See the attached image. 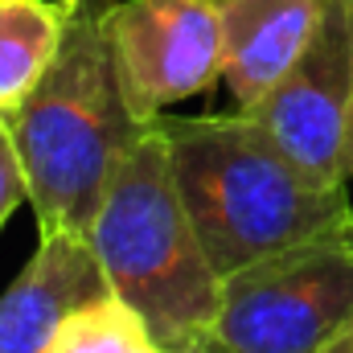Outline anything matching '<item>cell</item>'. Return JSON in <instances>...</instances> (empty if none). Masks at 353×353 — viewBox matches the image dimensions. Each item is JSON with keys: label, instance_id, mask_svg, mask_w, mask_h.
Here are the masks:
<instances>
[{"label": "cell", "instance_id": "cell-1", "mask_svg": "<svg viewBox=\"0 0 353 353\" xmlns=\"http://www.w3.org/2000/svg\"><path fill=\"white\" fill-rule=\"evenodd\" d=\"M176 189L226 279L279 251L353 230L345 181L312 176L251 111L161 115Z\"/></svg>", "mask_w": 353, "mask_h": 353}, {"label": "cell", "instance_id": "cell-2", "mask_svg": "<svg viewBox=\"0 0 353 353\" xmlns=\"http://www.w3.org/2000/svg\"><path fill=\"white\" fill-rule=\"evenodd\" d=\"M66 29L33 90L4 115L37 230L90 234L99 201L132 152V144L157 123L128 99L115 41V0H62Z\"/></svg>", "mask_w": 353, "mask_h": 353}, {"label": "cell", "instance_id": "cell-3", "mask_svg": "<svg viewBox=\"0 0 353 353\" xmlns=\"http://www.w3.org/2000/svg\"><path fill=\"white\" fill-rule=\"evenodd\" d=\"M90 247L111 292L144 316L169 353L205 341L218 316L222 275L176 189L161 119L119 161L90 222Z\"/></svg>", "mask_w": 353, "mask_h": 353}, {"label": "cell", "instance_id": "cell-4", "mask_svg": "<svg viewBox=\"0 0 353 353\" xmlns=\"http://www.w3.org/2000/svg\"><path fill=\"white\" fill-rule=\"evenodd\" d=\"M350 321L353 230H345L226 275L205 341L226 353H321Z\"/></svg>", "mask_w": 353, "mask_h": 353}, {"label": "cell", "instance_id": "cell-5", "mask_svg": "<svg viewBox=\"0 0 353 353\" xmlns=\"http://www.w3.org/2000/svg\"><path fill=\"white\" fill-rule=\"evenodd\" d=\"M247 111L312 176L345 181L341 169L353 119V0H321L300 58Z\"/></svg>", "mask_w": 353, "mask_h": 353}, {"label": "cell", "instance_id": "cell-6", "mask_svg": "<svg viewBox=\"0 0 353 353\" xmlns=\"http://www.w3.org/2000/svg\"><path fill=\"white\" fill-rule=\"evenodd\" d=\"M111 41L132 107L161 119L222 79V0H115Z\"/></svg>", "mask_w": 353, "mask_h": 353}, {"label": "cell", "instance_id": "cell-7", "mask_svg": "<svg viewBox=\"0 0 353 353\" xmlns=\"http://www.w3.org/2000/svg\"><path fill=\"white\" fill-rule=\"evenodd\" d=\"M115 296L90 234L37 230V251L0 296V353H46L66 316Z\"/></svg>", "mask_w": 353, "mask_h": 353}, {"label": "cell", "instance_id": "cell-8", "mask_svg": "<svg viewBox=\"0 0 353 353\" xmlns=\"http://www.w3.org/2000/svg\"><path fill=\"white\" fill-rule=\"evenodd\" d=\"M321 0H222V83L234 107H255L312 37Z\"/></svg>", "mask_w": 353, "mask_h": 353}, {"label": "cell", "instance_id": "cell-9", "mask_svg": "<svg viewBox=\"0 0 353 353\" xmlns=\"http://www.w3.org/2000/svg\"><path fill=\"white\" fill-rule=\"evenodd\" d=\"M62 0H0V115H8L46 74L62 46Z\"/></svg>", "mask_w": 353, "mask_h": 353}, {"label": "cell", "instance_id": "cell-10", "mask_svg": "<svg viewBox=\"0 0 353 353\" xmlns=\"http://www.w3.org/2000/svg\"><path fill=\"white\" fill-rule=\"evenodd\" d=\"M46 353H169L136 308L119 296H103L62 321Z\"/></svg>", "mask_w": 353, "mask_h": 353}, {"label": "cell", "instance_id": "cell-11", "mask_svg": "<svg viewBox=\"0 0 353 353\" xmlns=\"http://www.w3.org/2000/svg\"><path fill=\"white\" fill-rule=\"evenodd\" d=\"M21 201H29V185H25V169H21L12 132H8V123L0 115V226L17 214Z\"/></svg>", "mask_w": 353, "mask_h": 353}, {"label": "cell", "instance_id": "cell-12", "mask_svg": "<svg viewBox=\"0 0 353 353\" xmlns=\"http://www.w3.org/2000/svg\"><path fill=\"white\" fill-rule=\"evenodd\" d=\"M321 353H353V321H350V325H345V329H341V333H337V337H333V341H329Z\"/></svg>", "mask_w": 353, "mask_h": 353}, {"label": "cell", "instance_id": "cell-13", "mask_svg": "<svg viewBox=\"0 0 353 353\" xmlns=\"http://www.w3.org/2000/svg\"><path fill=\"white\" fill-rule=\"evenodd\" d=\"M341 176H345V189H350V201H353V119H350V136H345V169H341Z\"/></svg>", "mask_w": 353, "mask_h": 353}, {"label": "cell", "instance_id": "cell-14", "mask_svg": "<svg viewBox=\"0 0 353 353\" xmlns=\"http://www.w3.org/2000/svg\"><path fill=\"white\" fill-rule=\"evenodd\" d=\"M176 353H226V350H218L210 341H193V345H185V350H176Z\"/></svg>", "mask_w": 353, "mask_h": 353}]
</instances>
